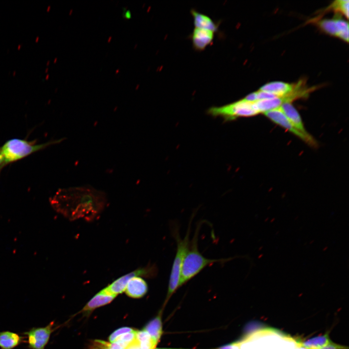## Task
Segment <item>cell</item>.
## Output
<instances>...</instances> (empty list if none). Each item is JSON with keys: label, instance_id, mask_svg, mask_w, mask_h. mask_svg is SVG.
Here are the masks:
<instances>
[{"label": "cell", "instance_id": "1", "mask_svg": "<svg viewBox=\"0 0 349 349\" xmlns=\"http://www.w3.org/2000/svg\"><path fill=\"white\" fill-rule=\"evenodd\" d=\"M105 202L104 193L90 186L59 190L50 200L53 208L63 214L74 209H95L102 207Z\"/></svg>", "mask_w": 349, "mask_h": 349}, {"label": "cell", "instance_id": "2", "mask_svg": "<svg viewBox=\"0 0 349 349\" xmlns=\"http://www.w3.org/2000/svg\"><path fill=\"white\" fill-rule=\"evenodd\" d=\"M199 229L200 224L196 229L194 235L190 242L188 250L184 258L181 271L180 286L199 274L206 267L216 262L224 263L232 259L227 258L213 259L203 256L198 248Z\"/></svg>", "mask_w": 349, "mask_h": 349}, {"label": "cell", "instance_id": "3", "mask_svg": "<svg viewBox=\"0 0 349 349\" xmlns=\"http://www.w3.org/2000/svg\"><path fill=\"white\" fill-rule=\"evenodd\" d=\"M59 142V140H57L41 144H34L24 139H10L0 148V153L4 159L2 168L8 164L22 159Z\"/></svg>", "mask_w": 349, "mask_h": 349}, {"label": "cell", "instance_id": "4", "mask_svg": "<svg viewBox=\"0 0 349 349\" xmlns=\"http://www.w3.org/2000/svg\"><path fill=\"white\" fill-rule=\"evenodd\" d=\"M190 224L185 237L182 239L178 232H174V237L177 243L176 252L173 262L169 280L166 302L180 287V280L182 263L190 245Z\"/></svg>", "mask_w": 349, "mask_h": 349}, {"label": "cell", "instance_id": "5", "mask_svg": "<svg viewBox=\"0 0 349 349\" xmlns=\"http://www.w3.org/2000/svg\"><path fill=\"white\" fill-rule=\"evenodd\" d=\"M207 112L213 116L222 117L226 121L254 116L259 114L254 102L247 101L244 98L222 106L210 108Z\"/></svg>", "mask_w": 349, "mask_h": 349}, {"label": "cell", "instance_id": "6", "mask_svg": "<svg viewBox=\"0 0 349 349\" xmlns=\"http://www.w3.org/2000/svg\"><path fill=\"white\" fill-rule=\"evenodd\" d=\"M157 272L155 265H149L119 277L103 289L108 293L116 296L125 291L128 280L132 277L138 276L152 278L157 275Z\"/></svg>", "mask_w": 349, "mask_h": 349}, {"label": "cell", "instance_id": "7", "mask_svg": "<svg viewBox=\"0 0 349 349\" xmlns=\"http://www.w3.org/2000/svg\"><path fill=\"white\" fill-rule=\"evenodd\" d=\"M59 326H56L54 321L50 322L45 327H33L23 333L27 338L29 349H45L51 333Z\"/></svg>", "mask_w": 349, "mask_h": 349}, {"label": "cell", "instance_id": "8", "mask_svg": "<svg viewBox=\"0 0 349 349\" xmlns=\"http://www.w3.org/2000/svg\"><path fill=\"white\" fill-rule=\"evenodd\" d=\"M263 114L273 122L286 129L310 146L315 147L317 146V141L310 134L305 135L298 130L288 120L280 107L265 112Z\"/></svg>", "mask_w": 349, "mask_h": 349}, {"label": "cell", "instance_id": "9", "mask_svg": "<svg viewBox=\"0 0 349 349\" xmlns=\"http://www.w3.org/2000/svg\"><path fill=\"white\" fill-rule=\"evenodd\" d=\"M319 28L326 33L349 42V24L339 18L322 19L317 22Z\"/></svg>", "mask_w": 349, "mask_h": 349}, {"label": "cell", "instance_id": "10", "mask_svg": "<svg viewBox=\"0 0 349 349\" xmlns=\"http://www.w3.org/2000/svg\"><path fill=\"white\" fill-rule=\"evenodd\" d=\"M303 80L295 83L283 81H272L267 83L260 87L259 90L274 95L276 97L288 95L295 91L301 84Z\"/></svg>", "mask_w": 349, "mask_h": 349}, {"label": "cell", "instance_id": "11", "mask_svg": "<svg viewBox=\"0 0 349 349\" xmlns=\"http://www.w3.org/2000/svg\"><path fill=\"white\" fill-rule=\"evenodd\" d=\"M125 291L129 297L141 298L147 292L148 286L146 281L140 276H133L128 280Z\"/></svg>", "mask_w": 349, "mask_h": 349}, {"label": "cell", "instance_id": "12", "mask_svg": "<svg viewBox=\"0 0 349 349\" xmlns=\"http://www.w3.org/2000/svg\"><path fill=\"white\" fill-rule=\"evenodd\" d=\"M280 108L288 120L298 130L305 135L310 134L305 129L299 112L291 102H285Z\"/></svg>", "mask_w": 349, "mask_h": 349}, {"label": "cell", "instance_id": "13", "mask_svg": "<svg viewBox=\"0 0 349 349\" xmlns=\"http://www.w3.org/2000/svg\"><path fill=\"white\" fill-rule=\"evenodd\" d=\"M191 38L194 48L197 50H202L212 42L214 32L206 29L195 28Z\"/></svg>", "mask_w": 349, "mask_h": 349}, {"label": "cell", "instance_id": "14", "mask_svg": "<svg viewBox=\"0 0 349 349\" xmlns=\"http://www.w3.org/2000/svg\"><path fill=\"white\" fill-rule=\"evenodd\" d=\"M26 337L9 331L0 332V349H14L27 342Z\"/></svg>", "mask_w": 349, "mask_h": 349}, {"label": "cell", "instance_id": "15", "mask_svg": "<svg viewBox=\"0 0 349 349\" xmlns=\"http://www.w3.org/2000/svg\"><path fill=\"white\" fill-rule=\"evenodd\" d=\"M115 297L116 296L110 294L102 289L86 303L81 312L89 314L98 307L110 303Z\"/></svg>", "mask_w": 349, "mask_h": 349}, {"label": "cell", "instance_id": "16", "mask_svg": "<svg viewBox=\"0 0 349 349\" xmlns=\"http://www.w3.org/2000/svg\"><path fill=\"white\" fill-rule=\"evenodd\" d=\"M143 330L159 342L163 333L161 312L155 317L149 321L144 327Z\"/></svg>", "mask_w": 349, "mask_h": 349}, {"label": "cell", "instance_id": "17", "mask_svg": "<svg viewBox=\"0 0 349 349\" xmlns=\"http://www.w3.org/2000/svg\"><path fill=\"white\" fill-rule=\"evenodd\" d=\"M191 13L193 17L195 28L206 29L213 32L217 30V25L209 16L197 12L194 10H192Z\"/></svg>", "mask_w": 349, "mask_h": 349}, {"label": "cell", "instance_id": "18", "mask_svg": "<svg viewBox=\"0 0 349 349\" xmlns=\"http://www.w3.org/2000/svg\"><path fill=\"white\" fill-rule=\"evenodd\" d=\"M331 341L329 334L325 333L300 343V345L306 349H321L329 344Z\"/></svg>", "mask_w": 349, "mask_h": 349}, {"label": "cell", "instance_id": "19", "mask_svg": "<svg viewBox=\"0 0 349 349\" xmlns=\"http://www.w3.org/2000/svg\"><path fill=\"white\" fill-rule=\"evenodd\" d=\"M135 339L142 349H155L158 343L143 329L136 331Z\"/></svg>", "mask_w": 349, "mask_h": 349}, {"label": "cell", "instance_id": "20", "mask_svg": "<svg viewBox=\"0 0 349 349\" xmlns=\"http://www.w3.org/2000/svg\"><path fill=\"white\" fill-rule=\"evenodd\" d=\"M349 5V1L348 0H337L334 1L331 5L330 8L334 12L342 14L348 19Z\"/></svg>", "mask_w": 349, "mask_h": 349}, {"label": "cell", "instance_id": "21", "mask_svg": "<svg viewBox=\"0 0 349 349\" xmlns=\"http://www.w3.org/2000/svg\"><path fill=\"white\" fill-rule=\"evenodd\" d=\"M136 331L125 333L119 337L114 342L119 343L123 346L125 349L131 342H132L135 337Z\"/></svg>", "mask_w": 349, "mask_h": 349}, {"label": "cell", "instance_id": "22", "mask_svg": "<svg viewBox=\"0 0 349 349\" xmlns=\"http://www.w3.org/2000/svg\"><path fill=\"white\" fill-rule=\"evenodd\" d=\"M87 349H111V343L101 340H94L91 342Z\"/></svg>", "mask_w": 349, "mask_h": 349}, {"label": "cell", "instance_id": "23", "mask_svg": "<svg viewBox=\"0 0 349 349\" xmlns=\"http://www.w3.org/2000/svg\"><path fill=\"white\" fill-rule=\"evenodd\" d=\"M134 331L132 328L128 327H121L114 331L109 337L110 342H113L122 335Z\"/></svg>", "mask_w": 349, "mask_h": 349}, {"label": "cell", "instance_id": "24", "mask_svg": "<svg viewBox=\"0 0 349 349\" xmlns=\"http://www.w3.org/2000/svg\"><path fill=\"white\" fill-rule=\"evenodd\" d=\"M240 341H238L225 345L215 349H240Z\"/></svg>", "mask_w": 349, "mask_h": 349}, {"label": "cell", "instance_id": "25", "mask_svg": "<svg viewBox=\"0 0 349 349\" xmlns=\"http://www.w3.org/2000/svg\"><path fill=\"white\" fill-rule=\"evenodd\" d=\"M321 349H348V347L337 345L331 341L329 344Z\"/></svg>", "mask_w": 349, "mask_h": 349}, {"label": "cell", "instance_id": "26", "mask_svg": "<svg viewBox=\"0 0 349 349\" xmlns=\"http://www.w3.org/2000/svg\"><path fill=\"white\" fill-rule=\"evenodd\" d=\"M123 17L125 19H129L132 17V14L130 10L128 9L123 8Z\"/></svg>", "mask_w": 349, "mask_h": 349}, {"label": "cell", "instance_id": "27", "mask_svg": "<svg viewBox=\"0 0 349 349\" xmlns=\"http://www.w3.org/2000/svg\"><path fill=\"white\" fill-rule=\"evenodd\" d=\"M125 349H142L138 343L134 339L133 341L131 342L128 346L125 348Z\"/></svg>", "mask_w": 349, "mask_h": 349}, {"label": "cell", "instance_id": "28", "mask_svg": "<svg viewBox=\"0 0 349 349\" xmlns=\"http://www.w3.org/2000/svg\"><path fill=\"white\" fill-rule=\"evenodd\" d=\"M3 162H4V159H3V156L0 153V170L2 168V166L3 164Z\"/></svg>", "mask_w": 349, "mask_h": 349}, {"label": "cell", "instance_id": "29", "mask_svg": "<svg viewBox=\"0 0 349 349\" xmlns=\"http://www.w3.org/2000/svg\"><path fill=\"white\" fill-rule=\"evenodd\" d=\"M156 349H172V348H159Z\"/></svg>", "mask_w": 349, "mask_h": 349}]
</instances>
